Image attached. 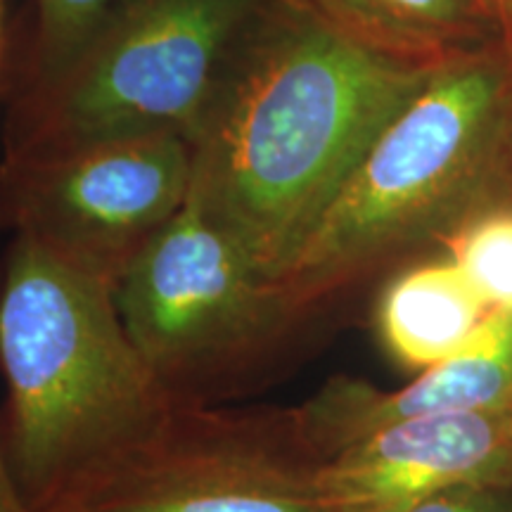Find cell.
I'll return each instance as SVG.
<instances>
[{"instance_id": "6da1fadb", "label": "cell", "mask_w": 512, "mask_h": 512, "mask_svg": "<svg viewBox=\"0 0 512 512\" xmlns=\"http://www.w3.org/2000/svg\"><path fill=\"white\" fill-rule=\"evenodd\" d=\"M434 69L268 0L190 138L188 200L278 285L368 145Z\"/></svg>"}, {"instance_id": "7a4b0ae2", "label": "cell", "mask_w": 512, "mask_h": 512, "mask_svg": "<svg viewBox=\"0 0 512 512\" xmlns=\"http://www.w3.org/2000/svg\"><path fill=\"white\" fill-rule=\"evenodd\" d=\"M0 370V439L29 512L72 510L183 406L128 337L114 287L24 235L0 266Z\"/></svg>"}, {"instance_id": "3957f363", "label": "cell", "mask_w": 512, "mask_h": 512, "mask_svg": "<svg viewBox=\"0 0 512 512\" xmlns=\"http://www.w3.org/2000/svg\"><path fill=\"white\" fill-rule=\"evenodd\" d=\"M512 55L503 43L439 64L377 133L278 290L297 318L512 204L503 143Z\"/></svg>"}, {"instance_id": "277c9868", "label": "cell", "mask_w": 512, "mask_h": 512, "mask_svg": "<svg viewBox=\"0 0 512 512\" xmlns=\"http://www.w3.org/2000/svg\"><path fill=\"white\" fill-rule=\"evenodd\" d=\"M268 0H133L48 86L29 91L8 152L192 138Z\"/></svg>"}, {"instance_id": "5b68a950", "label": "cell", "mask_w": 512, "mask_h": 512, "mask_svg": "<svg viewBox=\"0 0 512 512\" xmlns=\"http://www.w3.org/2000/svg\"><path fill=\"white\" fill-rule=\"evenodd\" d=\"M114 299L131 342L178 403H207L299 320L190 200L140 249Z\"/></svg>"}, {"instance_id": "8992f818", "label": "cell", "mask_w": 512, "mask_h": 512, "mask_svg": "<svg viewBox=\"0 0 512 512\" xmlns=\"http://www.w3.org/2000/svg\"><path fill=\"white\" fill-rule=\"evenodd\" d=\"M192 143L178 133L112 138L0 164V228L117 287L188 202Z\"/></svg>"}, {"instance_id": "52a82bcc", "label": "cell", "mask_w": 512, "mask_h": 512, "mask_svg": "<svg viewBox=\"0 0 512 512\" xmlns=\"http://www.w3.org/2000/svg\"><path fill=\"white\" fill-rule=\"evenodd\" d=\"M292 408L183 403L162 437L69 512H332Z\"/></svg>"}, {"instance_id": "ba28073f", "label": "cell", "mask_w": 512, "mask_h": 512, "mask_svg": "<svg viewBox=\"0 0 512 512\" xmlns=\"http://www.w3.org/2000/svg\"><path fill=\"white\" fill-rule=\"evenodd\" d=\"M486 484H512V406L396 422L318 465L332 512H401Z\"/></svg>"}, {"instance_id": "9c48e42d", "label": "cell", "mask_w": 512, "mask_h": 512, "mask_svg": "<svg viewBox=\"0 0 512 512\" xmlns=\"http://www.w3.org/2000/svg\"><path fill=\"white\" fill-rule=\"evenodd\" d=\"M512 406V313L494 311L472 344L422 370L406 387L384 392L356 377H332L292 408L297 430L316 458H330L396 422L425 415Z\"/></svg>"}, {"instance_id": "30bf717a", "label": "cell", "mask_w": 512, "mask_h": 512, "mask_svg": "<svg viewBox=\"0 0 512 512\" xmlns=\"http://www.w3.org/2000/svg\"><path fill=\"white\" fill-rule=\"evenodd\" d=\"M356 46L439 67L503 43L489 0H273Z\"/></svg>"}, {"instance_id": "8fae6325", "label": "cell", "mask_w": 512, "mask_h": 512, "mask_svg": "<svg viewBox=\"0 0 512 512\" xmlns=\"http://www.w3.org/2000/svg\"><path fill=\"white\" fill-rule=\"evenodd\" d=\"M491 313L484 294L446 256L396 275L377 304V330L396 361L427 370L470 347Z\"/></svg>"}, {"instance_id": "7c38bea8", "label": "cell", "mask_w": 512, "mask_h": 512, "mask_svg": "<svg viewBox=\"0 0 512 512\" xmlns=\"http://www.w3.org/2000/svg\"><path fill=\"white\" fill-rule=\"evenodd\" d=\"M133 0H36L34 79L48 86Z\"/></svg>"}, {"instance_id": "4fadbf2b", "label": "cell", "mask_w": 512, "mask_h": 512, "mask_svg": "<svg viewBox=\"0 0 512 512\" xmlns=\"http://www.w3.org/2000/svg\"><path fill=\"white\" fill-rule=\"evenodd\" d=\"M444 247L491 309L512 313V204L477 214Z\"/></svg>"}, {"instance_id": "5bb4252c", "label": "cell", "mask_w": 512, "mask_h": 512, "mask_svg": "<svg viewBox=\"0 0 512 512\" xmlns=\"http://www.w3.org/2000/svg\"><path fill=\"white\" fill-rule=\"evenodd\" d=\"M401 512H512V484L451 489L425 498Z\"/></svg>"}, {"instance_id": "9a60e30c", "label": "cell", "mask_w": 512, "mask_h": 512, "mask_svg": "<svg viewBox=\"0 0 512 512\" xmlns=\"http://www.w3.org/2000/svg\"><path fill=\"white\" fill-rule=\"evenodd\" d=\"M0 512H29L19 496L15 482H12L8 460H5L3 439H0Z\"/></svg>"}, {"instance_id": "2e32d148", "label": "cell", "mask_w": 512, "mask_h": 512, "mask_svg": "<svg viewBox=\"0 0 512 512\" xmlns=\"http://www.w3.org/2000/svg\"><path fill=\"white\" fill-rule=\"evenodd\" d=\"M491 8H494L498 27H501L503 46L512 55V0H491Z\"/></svg>"}, {"instance_id": "e0dca14e", "label": "cell", "mask_w": 512, "mask_h": 512, "mask_svg": "<svg viewBox=\"0 0 512 512\" xmlns=\"http://www.w3.org/2000/svg\"><path fill=\"white\" fill-rule=\"evenodd\" d=\"M503 171H505V185H508V195H510V202H512V98H510V107H508V121H505Z\"/></svg>"}, {"instance_id": "ac0fdd59", "label": "cell", "mask_w": 512, "mask_h": 512, "mask_svg": "<svg viewBox=\"0 0 512 512\" xmlns=\"http://www.w3.org/2000/svg\"><path fill=\"white\" fill-rule=\"evenodd\" d=\"M489 3H491V0H489Z\"/></svg>"}]
</instances>
